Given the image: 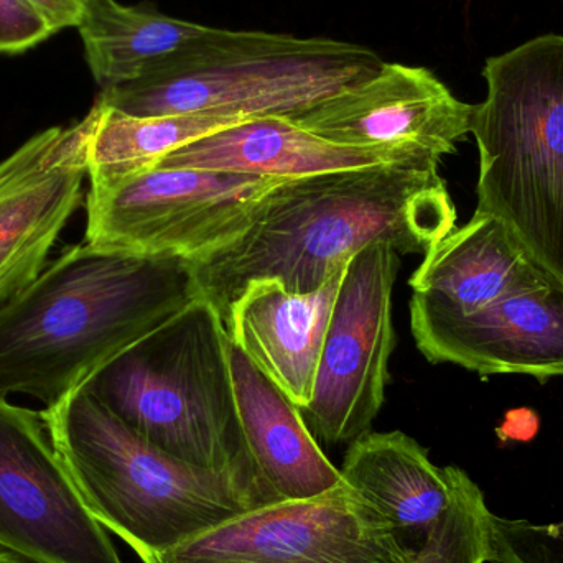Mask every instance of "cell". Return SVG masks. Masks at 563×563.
I'll return each instance as SVG.
<instances>
[{
  "label": "cell",
  "instance_id": "obj_1",
  "mask_svg": "<svg viewBox=\"0 0 563 563\" xmlns=\"http://www.w3.org/2000/svg\"><path fill=\"white\" fill-rule=\"evenodd\" d=\"M435 155L287 178L256 205L246 230L194 261L200 294L227 320L247 285L291 294L323 287L369 244L426 254L456 228Z\"/></svg>",
  "mask_w": 563,
  "mask_h": 563
},
{
  "label": "cell",
  "instance_id": "obj_2",
  "mask_svg": "<svg viewBox=\"0 0 563 563\" xmlns=\"http://www.w3.org/2000/svg\"><path fill=\"white\" fill-rule=\"evenodd\" d=\"M200 295L187 257L68 247L0 307V394L56 406Z\"/></svg>",
  "mask_w": 563,
  "mask_h": 563
},
{
  "label": "cell",
  "instance_id": "obj_3",
  "mask_svg": "<svg viewBox=\"0 0 563 563\" xmlns=\"http://www.w3.org/2000/svg\"><path fill=\"white\" fill-rule=\"evenodd\" d=\"M42 416L92 518L141 561L280 501L260 476L175 459L82 387Z\"/></svg>",
  "mask_w": 563,
  "mask_h": 563
},
{
  "label": "cell",
  "instance_id": "obj_4",
  "mask_svg": "<svg viewBox=\"0 0 563 563\" xmlns=\"http://www.w3.org/2000/svg\"><path fill=\"white\" fill-rule=\"evenodd\" d=\"M82 389L181 462L263 478L238 417L227 327L203 295L112 357Z\"/></svg>",
  "mask_w": 563,
  "mask_h": 563
},
{
  "label": "cell",
  "instance_id": "obj_5",
  "mask_svg": "<svg viewBox=\"0 0 563 563\" xmlns=\"http://www.w3.org/2000/svg\"><path fill=\"white\" fill-rule=\"evenodd\" d=\"M475 106L476 211L492 214L563 284V35L486 59Z\"/></svg>",
  "mask_w": 563,
  "mask_h": 563
},
{
  "label": "cell",
  "instance_id": "obj_6",
  "mask_svg": "<svg viewBox=\"0 0 563 563\" xmlns=\"http://www.w3.org/2000/svg\"><path fill=\"white\" fill-rule=\"evenodd\" d=\"M374 49L333 38L233 30L230 38L157 75L101 89L98 101L137 118H290L373 78Z\"/></svg>",
  "mask_w": 563,
  "mask_h": 563
},
{
  "label": "cell",
  "instance_id": "obj_7",
  "mask_svg": "<svg viewBox=\"0 0 563 563\" xmlns=\"http://www.w3.org/2000/svg\"><path fill=\"white\" fill-rule=\"evenodd\" d=\"M284 178L203 168H151L89 188L85 243L198 261L240 236Z\"/></svg>",
  "mask_w": 563,
  "mask_h": 563
},
{
  "label": "cell",
  "instance_id": "obj_8",
  "mask_svg": "<svg viewBox=\"0 0 563 563\" xmlns=\"http://www.w3.org/2000/svg\"><path fill=\"white\" fill-rule=\"evenodd\" d=\"M399 254L377 243L346 264L331 308L313 396L300 410L324 445L353 443L371 432L389 383L396 347L393 290Z\"/></svg>",
  "mask_w": 563,
  "mask_h": 563
},
{
  "label": "cell",
  "instance_id": "obj_9",
  "mask_svg": "<svg viewBox=\"0 0 563 563\" xmlns=\"http://www.w3.org/2000/svg\"><path fill=\"white\" fill-rule=\"evenodd\" d=\"M386 516L346 482L271 503L144 563H416Z\"/></svg>",
  "mask_w": 563,
  "mask_h": 563
},
{
  "label": "cell",
  "instance_id": "obj_10",
  "mask_svg": "<svg viewBox=\"0 0 563 563\" xmlns=\"http://www.w3.org/2000/svg\"><path fill=\"white\" fill-rule=\"evenodd\" d=\"M0 551L33 563H124L82 503L42 412L3 394Z\"/></svg>",
  "mask_w": 563,
  "mask_h": 563
},
{
  "label": "cell",
  "instance_id": "obj_11",
  "mask_svg": "<svg viewBox=\"0 0 563 563\" xmlns=\"http://www.w3.org/2000/svg\"><path fill=\"white\" fill-rule=\"evenodd\" d=\"M88 114L30 137L0 161V307L48 266L59 234L82 201Z\"/></svg>",
  "mask_w": 563,
  "mask_h": 563
},
{
  "label": "cell",
  "instance_id": "obj_12",
  "mask_svg": "<svg viewBox=\"0 0 563 563\" xmlns=\"http://www.w3.org/2000/svg\"><path fill=\"white\" fill-rule=\"evenodd\" d=\"M473 111L430 69L383 63L373 78L288 119L333 144L442 158L472 132Z\"/></svg>",
  "mask_w": 563,
  "mask_h": 563
},
{
  "label": "cell",
  "instance_id": "obj_13",
  "mask_svg": "<svg viewBox=\"0 0 563 563\" xmlns=\"http://www.w3.org/2000/svg\"><path fill=\"white\" fill-rule=\"evenodd\" d=\"M420 353L478 373L563 379V284L499 298L473 313L410 311Z\"/></svg>",
  "mask_w": 563,
  "mask_h": 563
},
{
  "label": "cell",
  "instance_id": "obj_14",
  "mask_svg": "<svg viewBox=\"0 0 563 563\" xmlns=\"http://www.w3.org/2000/svg\"><path fill=\"white\" fill-rule=\"evenodd\" d=\"M492 214L446 234L410 277V311L466 314L519 291L555 282ZM559 282V280H558Z\"/></svg>",
  "mask_w": 563,
  "mask_h": 563
},
{
  "label": "cell",
  "instance_id": "obj_15",
  "mask_svg": "<svg viewBox=\"0 0 563 563\" xmlns=\"http://www.w3.org/2000/svg\"><path fill=\"white\" fill-rule=\"evenodd\" d=\"M344 269L307 295L291 294L277 280L253 282L224 320L228 338L300 410L313 396L318 361Z\"/></svg>",
  "mask_w": 563,
  "mask_h": 563
},
{
  "label": "cell",
  "instance_id": "obj_16",
  "mask_svg": "<svg viewBox=\"0 0 563 563\" xmlns=\"http://www.w3.org/2000/svg\"><path fill=\"white\" fill-rule=\"evenodd\" d=\"M416 155L432 154L333 144L311 134L288 118L266 115L246 119L188 142L165 155L155 167L240 172L287 180L305 175L367 167Z\"/></svg>",
  "mask_w": 563,
  "mask_h": 563
},
{
  "label": "cell",
  "instance_id": "obj_17",
  "mask_svg": "<svg viewBox=\"0 0 563 563\" xmlns=\"http://www.w3.org/2000/svg\"><path fill=\"white\" fill-rule=\"evenodd\" d=\"M238 417L251 459L284 501L310 499L344 482L294 400L228 338Z\"/></svg>",
  "mask_w": 563,
  "mask_h": 563
},
{
  "label": "cell",
  "instance_id": "obj_18",
  "mask_svg": "<svg viewBox=\"0 0 563 563\" xmlns=\"http://www.w3.org/2000/svg\"><path fill=\"white\" fill-rule=\"evenodd\" d=\"M344 482L389 519L404 542L426 544L452 506L463 470L433 465L407 433L367 432L350 443L340 468Z\"/></svg>",
  "mask_w": 563,
  "mask_h": 563
},
{
  "label": "cell",
  "instance_id": "obj_19",
  "mask_svg": "<svg viewBox=\"0 0 563 563\" xmlns=\"http://www.w3.org/2000/svg\"><path fill=\"white\" fill-rule=\"evenodd\" d=\"M86 62L101 89L128 85L187 62L233 30L174 19L154 7L86 0L78 25Z\"/></svg>",
  "mask_w": 563,
  "mask_h": 563
},
{
  "label": "cell",
  "instance_id": "obj_20",
  "mask_svg": "<svg viewBox=\"0 0 563 563\" xmlns=\"http://www.w3.org/2000/svg\"><path fill=\"white\" fill-rule=\"evenodd\" d=\"M88 118L89 188L108 187L151 170L175 148L246 121L211 112L137 118L115 111L98 99Z\"/></svg>",
  "mask_w": 563,
  "mask_h": 563
},
{
  "label": "cell",
  "instance_id": "obj_21",
  "mask_svg": "<svg viewBox=\"0 0 563 563\" xmlns=\"http://www.w3.org/2000/svg\"><path fill=\"white\" fill-rule=\"evenodd\" d=\"M492 516L482 489L463 473L452 506L416 563H492Z\"/></svg>",
  "mask_w": 563,
  "mask_h": 563
},
{
  "label": "cell",
  "instance_id": "obj_22",
  "mask_svg": "<svg viewBox=\"0 0 563 563\" xmlns=\"http://www.w3.org/2000/svg\"><path fill=\"white\" fill-rule=\"evenodd\" d=\"M492 563H563V521L534 525L493 515Z\"/></svg>",
  "mask_w": 563,
  "mask_h": 563
},
{
  "label": "cell",
  "instance_id": "obj_23",
  "mask_svg": "<svg viewBox=\"0 0 563 563\" xmlns=\"http://www.w3.org/2000/svg\"><path fill=\"white\" fill-rule=\"evenodd\" d=\"M55 35L23 0H0V55H19Z\"/></svg>",
  "mask_w": 563,
  "mask_h": 563
},
{
  "label": "cell",
  "instance_id": "obj_24",
  "mask_svg": "<svg viewBox=\"0 0 563 563\" xmlns=\"http://www.w3.org/2000/svg\"><path fill=\"white\" fill-rule=\"evenodd\" d=\"M53 33L78 29L85 13L86 0H23Z\"/></svg>",
  "mask_w": 563,
  "mask_h": 563
},
{
  "label": "cell",
  "instance_id": "obj_25",
  "mask_svg": "<svg viewBox=\"0 0 563 563\" xmlns=\"http://www.w3.org/2000/svg\"><path fill=\"white\" fill-rule=\"evenodd\" d=\"M538 413L531 409L511 410L506 417V423L503 426V432L511 433V437L528 439L538 430Z\"/></svg>",
  "mask_w": 563,
  "mask_h": 563
},
{
  "label": "cell",
  "instance_id": "obj_26",
  "mask_svg": "<svg viewBox=\"0 0 563 563\" xmlns=\"http://www.w3.org/2000/svg\"><path fill=\"white\" fill-rule=\"evenodd\" d=\"M0 563H33L19 558V555L9 554V552L0 551Z\"/></svg>",
  "mask_w": 563,
  "mask_h": 563
}]
</instances>
